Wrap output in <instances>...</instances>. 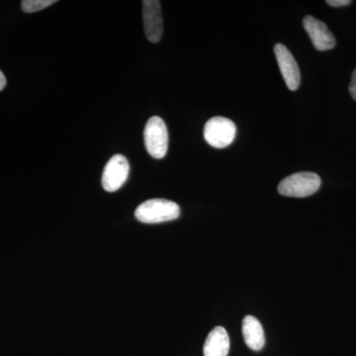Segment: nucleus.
Here are the masks:
<instances>
[{
  "mask_svg": "<svg viewBox=\"0 0 356 356\" xmlns=\"http://www.w3.org/2000/svg\"><path fill=\"white\" fill-rule=\"evenodd\" d=\"M130 165L128 159L122 154H115L109 159L102 175V186L107 192H115L120 189L127 180Z\"/></svg>",
  "mask_w": 356,
  "mask_h": 356,
  "instance_id": "nucleus-5",
  "label": "nucleus"
},
{
  "mask_svg": "<svg viewBox=\"0 0 356 356\" xmlns=\"http://www.w3.org/2000/svg\"><path fill=\"white\" fill-rule=\"evenodd\" d=\"M144 138L147 153L154 159L165 158L168 153V132L161 117L154 116L147 121Z\"/></svg>",
  "mask_w": 356,
  "mask_h": 356,
  "instance_id": "nucleus-3",
  "label": "nucleus"
},
{
  "mask_svg": "<svg viewBox=\"0 0 356 356\" xmlns=\"http://www.w3.org/2000/svg\"><path fill=\"white\" fill-rule=\"evenodd\" d=\"M274 54L287 88L292 91L296 90L301 83V74L291 51L288 50L284 44H276L274 47Z\"/></svg>",
  "mask_w": 356,
  "mask_h": 356,
  "instance_id": "nucleus-7",
  "label": "nucleus"
},
{
  "mask_svg": "<svg viewBox=\"0 0 356 356\" xmlns=\"http://www.w3.org/2000/svg\"><path fill=\"white\" fill-rule=\"evenodd\" d=\"M321 184L322 181L317 173L297 172L280 182L278 192L287 197H308L320 189Z\"/></svg>",
  "mask_w": 356,
  "mask_h": 356,
  "instance_id": "nucleus-2",
  "label": "nucleus"
},
{
  "mask_svg": "<svg viewBox=\"0 0 356 356\" xmlns=\"http://www.w3.org/2000/svg\"><path fill=\"white\" fill-rule=\"evenodd\" d=\"M143 19L147 39L152 43L161 41L163 32V14L158 0L143 1Z\"/></svg>",
  "mask_w": 356,
  "mask_h": 356,
  "instance_id": "nucleus-6",
  "label": "nucleus"
},
{
  "mask_svg": "<svg viewBox=\"0 0 356 356\" xmlns=\"http://www.w3.org/2000/svg\"><path fill=\"white\" fill-rule=\"evenodd\" d=\"M229 337L222 327H216L210 332L204 343V356H228Z\"/></svg>",
  "mask_w": 356,
  "mask_h": 356,
  "instance_id": "nucleus-10",
  "label": "nucleus"
},
{
  "mask_svg": "<svg viewBox=\"0 0 356 356\" xmlns=\"http://www.w3.org/2000/svg\"><path fill=\"white\" fill-rule=\"evenodd\" d=\"M327 4L332 7L348 6L351 4L350 0H327Z\"/></svg>",
  "mask_w": 356,
  "mask_h": 356,
  "instance_id": "nucleus-12",
  "label": "nucleus"
},
{
  "mask_svg": "<svg viewBox=\"0 0 356 356\" xmlns=\"http://www.w3.org/2000/svg\"><path fill=\"white\" fill-rule=\"evenodd\" d=\"M243 336L250 350L259 351L266 344L264 327L254 316H247L243 321Z\"/></svg>",
  "mask_w": 356,
  "mask_h": 356,
  "instance_id": "nucleus-9",
  "label": "nucleus"
},
{
  "mask_svg": "<svg viewBox=\"0 0 356 356\" xmlns=\"http://www.w3.org/2000/svg\"><path fill=\"white\" fill-rule=\"evenodd\" d=\"M303 26L318 51L332 50L336 47L334 35L322 21L316 19L313 16H306L303 19Z\"/></svg>",
  "mask_w": 356,
  "mask_h": 356,
  "instance_id": "nucleus-8",
  "label": "nucleus"
},
{
  "mask_svg": "<svg viewBox=\"0 0 356 356\" xmlns=\"http://www.w3.org/2000/svg\"><path fill=\"white\" fill-rule=\"evenodd\" d=\"M6 86V79L4 76L3 72L0 70V91L3 90Z\"/></svg>",
  "mask_w": 356,
  "mask_h": 356,
  "instance_id": "nucleus-14",
  "label": "nucleus"
},
{
  "mask_svg": "<svg viewBox=\"0 0 356 356\" xmlns=\"http://www.w3.org/2000/svg\"><path fill=\"white\" fill-rule=\"evenodd\" d=\"M236 127L233 121L225 117H214L204 127V138L211 147L224 149L235 140Z\"/></svg>",
  "mask_w": 356,
  "mask_h": 356,
  "instance_id": "nucleus-4",
  "label": "nucleus"
},
{
  "mask_svg": "<svg viewBox=\"0 0 356 356\" xmlns=\"http://www.w3.org/2000/svg\"><path fill=\"white\" fill-rule=\"evenodd\" d=\"M350 92L353 99L356 102V69L353 70L350 84Z\"/></svg>",
  "mask_w": 356,
  "mask_h": 356,
  "instance_id": "nucleus-13",
  "label": "nucleus"
},
{
  "mask_svg": "<svg viewBox=\"0 0 356 356\" xmlns=\"http://www.w3.org/2000/svg\"><path fill=\"white\" fill-rule=\"evenodd\" d=\"M56 2V0H23L21 7L26 13H34L53 6Z\"/></svg>",
  "mask_w": 356,
  "mask_h": 356,
  "instance_id": "nucleus-11",
  "label": "nucleus"
},
{
  "mask_svg": "<svg viewBox=\"0 0 356 356\" xmlns=\"http://www.w3.org/2000/svg\"><path fill=\"white\" fill-rule=\"evenodd\" d=\"M180 215V208L177 203L165 199H151L140 204L136 209L138 221L145 224L172 221Z\"/></svg>",
  "mask_w": 356,
  "mask_h": 356,
  "instance_id": "nucleus-1",
  "label": "nucleus"
}]
</instances>
